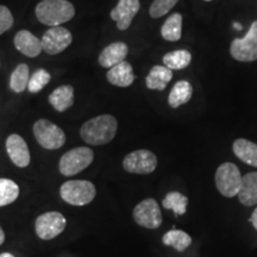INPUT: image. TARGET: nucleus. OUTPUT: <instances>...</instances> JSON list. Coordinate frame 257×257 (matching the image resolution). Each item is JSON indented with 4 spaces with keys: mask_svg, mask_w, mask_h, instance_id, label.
Listing matches in <instances>:
<instances>
[{
    "mask_svg": "<svg viewBox=\"0 0 257 257\" xmlns=\"http://www.w3.org/2000/svg\"><path fill=\"white\" fill-rule=\"evenodd\" d=\"M66 225L67 220L62 213L51 211L37 217L36 223H35V230L41 239L49 240L62 233L63 230L66 229Z\"/></svg>",
    "mask_w": 257,
    "mask_h": 257,
    "instance_id": "1a4fd4ad",
    "label": "nucleus"
},
{
    "mask_svg": "<svg viewBox=\"0 0 257 257\" xmlns=\"http://www.w3.org/2000/svg\"><path fill=\"white\" fill-rule=\"evenodd\" d=\"M250 223L252 224V226L255 227V229L257 230V208L255 211L252 212V214H251V217H250Z\"/></svg>",
    "mask_w": 257,
    "mask_h": 257,
    "instance_id": "7c9ffc66",
    "label": "nucleus"
},
{
    "mask_svg": "<svg viewBox=\"0 0 257 257\" xmlns=\"http://www.w3.org/2000/svg\"><path fill=\"white\" fill-rule=\"evenodd\" d=\"M117 119L111 114H100L86 121L80 130V136L91 146H104L115 137Z\"/></svg>",
    "mask_w": 257,
    "mask_h": 257,
    "instance_id": "f257e3e1",
    "label": "nucleus"
},
{
    "mask_svg": "<svg viewBox=\"0 0 257 257\" xmlns=\"http://www.w3.org/2000/svg\"><path fill=\"white\" fill-rule=\"evenodd\" d=\"M204 2H212V0H204Z\"/></svg>",
    "mask_w": 257,
    "mask_h": 257,
    "instance_id": "f704fd0d",
    "label": "nucleus"
},
{
    "mask_svg": "<svg viewBox=\"0 0 257 257\" xmlns=\"http://www.w3.org/2000/svg\"><path fill=\"white\" fill-rule=\"evenodd\" d=\"M18 197V185L10 179H0V207L12 204Z\"/></svg>",
    "mask_w": 257,
    "mask_h": 257,
    "instance_id": "bb28decb",
    "label": "nucleus"
},
{
    "mask_svg": "<svg viewBox=\"0 0 257 257\" xmlns=\"http://www.w3.org/2000/svg\"><path fill=\"white\" fill-rule=\"evenodd\" d=\"M14 25V16L9 8L4 5H0V35H3Z\"/></svg>",
    "mask_w": 257,
    "mask_h": 257,
    "instance_id": "c756f323",
    "label": "nucleus"
},
{
    "mask_svg": "<svg viewBox=\"0 0 257 257\" xmlns=\"http://www.w3.org/2000/svg\"><path fill=\"white\" fill-rule=\"evenodd\" d=\"M128 48L124 42H114L101 51L99 55V63L104 68H112L115 64L125 61Z\"/></svg>",
    "mask_w": 257,
    "mask_h": 257,
    "instance_id": "dca6fc26",
    "label": "nucleus"
},
{
    "mask_svg": "<svg viewBox=\"0 0 257 257\" xmlns=\"http://www.w3.org/2000/svg\"><path fill=\"white\" fill-rule=\"evenodd\" d=\"M95 186L87 180H70L61 186L60 195L73 206H85L94 200Z\"/></svg>",
    "mask_w": 257,
    "mask_h": 257,
    "instance_id": "7ed1b4c3",
    "label": "nucleus"
},
{
    "mask_svg": "<svg viewBox=\"0 0 257 257\" xmlns=\"http://www.w3.org/2000/svg\"><path fill=\"white\" fill-rule=\"evenodd\" d=\"M15 47L28 57H36L41 54L42 42L28 30H21L15 37Z\"/></svg>",
    "mask_w": 257,
    "mask_h": 257,
    "instance_id": "4468645a",
    "label": "nucleus"
},
{
    "mask_svg": "<svg viewBox=\"0 0 257 257\" xmlns=\"http://www.w3.org/2000/svg\"><path fill=\"white\" fill-rule=\"evenodd\" d=\"M192 61V55L188 50L180 49L170 51L163 56V64L167 68L172 70H180L185 69L186 67L189 66Z\"/></svg>",
    "mask_w": 257,
    "mask_h": 257,
    "instance_id": "b1692460",
    "label": "nucleus"
},
{
    "mask_svg": "<svg viewBox=\"0 0 257 257\" xmlns=\"http://www.w3.org/2000/svg\"><path fill=\"white\" fill-rule=\"evenodd\" d=\"M182 34V16L175 12L167 18L161 28V35L166 41L176 42L181 38Z\"/></svg>",
    "mask_w": 257,
    "mask_h": 257,
    "instance_id": "4be33fe9",
    "label": "nucleus"
},
{
    "mask_svg": "<svg viewBox=\"0 0 257 257\" xmlns=\"http://www.w3.org/2000/svg\"><path fill=\"white\" fill-rule=\"evenodd\" d=\"M6 152L10 159L19 168H25L30 163V152L24 138L17 134L10 135L6 140Z\"/></svg>",
    "mask_w": 257,
    "mask_h": 257,
    "instance_id": "ddd939ff",
    "label": "nucleus"
},
{
    "mask_svg": "<svg viewBox=\"0 0 257 257\" xmlns=\"http://www.w3.org/2000/svg\"><path fill=\"white\" fill-rule=\"evenodd\" d=\"M50 81V74L46 69H37L29 79L28 89L30 93H37L43 89Z\"/></svg>",
    "mask_w": 257,
    "mask_h": 257,
    "instance_id": "cd10ccee",
    "label": "nucleus"
},
{
    "mask_svg": "<svg viewBox=\"0 0 257 257\" xmlns=\"http://www.w3.org/2000/svg\"><path fill=\"white\" fill-rule=\"evenodd\" d=\"M234 155L246 165L257 168V144L245 138H238L232 144Z\"/></svg>",
    "mask_w": 257,
    "mask_h": 257,
    "instance_id": "6ab92c4d",
    "label": "nucleus"
},
{
    "mask_svg": "<svg viewBox=\"0 0 257 257\" xmlns=\"http://www.w3.org/2000/svg\"><path fill=\"white\" fill-rule=\"evenodd\" d=\"M73 41L72 32L63 27H53L42 37V49L48 55H57L70 46Z\"/></svg>",
    "mask_w": 257,
    "mask_h": 257,
    "instance_id": "9b49d317",
    "label": "nucleus"
},
{
    "mask_svg": "<svg viewBox=\"0 0 257 257\" xmlns=\"http://www.w3.org/2000/svg\"><path fill=\"white\" fill-rule=\"evenodd\" d=\"M173 72L166 66H154L146 78V85L154 91H165L167 85L172 81Z\"/></svg>",
    "mask_w": 257,
    "mask_h": 257,
    "instance_id": "a211bd4d",
    "label": "nucleus"
},
{
    "mask_svg": "<svg viewBox=\"0 0 257 257\" xmlns=\"http://www.w3.org/2000/svg\"><path fill=\"white\" fill-rule=\"evenodd\" d=\"M238 200L246 207L257 205V172H251L242 178Z\"/></svg>",
    "mask_w": 257,
    "mask_h": 257,
    "instance_id": "f3484780",
    "label": "nucleus"
},
{
    "mask_svg": "<svg viewBox=\"0 0 257 257\" xmlns=\"http://www.w3.org/2000/svg\"><path fill=\"white\" fill-rule=\"evenodd\" d=\"M94 160V153L87 147H78L61 157L59 169L64 176H73L85 170Z\"/></svg>",
    "mask_w": 257,
    "mask_h": 257,
    "instance_id": "20e7f679",
    "label": "nucleus"
},
{
    "mask_svg": "<svg viewBox=\"0 0 257 257\" xmlns=\"http://www.w3.org/2000/svg\"><path fill=\"white\" fill-rule=\"evenodd\" d=\"M134 219L140 226L147 227V229H159L162 225L163 218L161 213L160 205L153 198L144 199L134 208L133 212Z\"/></svg>",
    "mask_w": 257,
    "mask_h": 257,
    "instance_id": "6e6552de",
    "label": "nucleus"
},
{
    "mask_svg": "<svg viewBox=\"0 0 257 257\" xmlns=\"http://www.w3.org/2000/svg\"><path fill=\"white\" fill-rule=\"evenodd\" d=\"M34 135L38 144L48 150H56L66 143V134L50 120L40 119L34 125Z\"/></svg>",
    "mask_w": 257,
    "mask_h": 257,
    "instance_id": "423d86ee",
    "label": "nucleus"
},
{
    "mask_svg": "<svg viewBox=\"0 0 257 257\" xmlns=\"http://www.w3.org/2000/svg\"><path fill=\"white\" fill-rule=\"evenodd\" d=\"M188 198L180 192H169L162 201L166 210H173L175 216H182L187 211Z\"/></svg>",
    "mask_w": 257,
    "mask_h": 257,
    "instance_id": "a878e982",
    "label": "nucleus"
},
{
    "mask_svg": "<svg viewBox=\"0 0 257 257\" xmlns=\"http://www.w3.org/2000/svg\"><path fill=\"white\" fill-rule=\"evenodd\" d=\"M140 8V0H119L117 6L111 11V18L117 23V28L124 31L130 28Z\"/></svg>",
    "mask_w": 257,
    "mask_h": 257,
    "instance_id": "f8f14e48",
    "label": "nucleus"
},
{
    "mask_svg": "<svg viewBox=\"0 0 257 257\" xmlns=\"http://www.w3.org/2000/svg\"><path fill=\"white\" fill-rule=\"evenodd\" d=\"M179 0H154L149 9V15L152 18H161L168 14Z\"/></svg>",
    "mask_w": 257,
    "mask_h": 257,
    "instance_id": "c85d7f7f",
    "label": "nucleus"
},
{
    "mask_svg": "<svg viewBox=\"0 0 257 257\" xmlns=\"http://www.w3.org/2000/svg\"><path fill=\"white\" fill-rule=\"evenodd\" d=\"M162 242L167 246H172L178 251L182 252L192 244V237L185 231L170 230L162 237Z\"/></svg>",
    "mask_w": 257,
    "mask_h": 257,
    "instance_id": "5701e85b",
    "label": "nucleus"
},
{
    "mask_svg": "<svg viewBox=\"0 0 257 257\" xmlns=\"http://www.w3.org/2000/svg\"><path fill=\"white\" fill-rule=\"evenodd\" d=\"M49 102L57 112H64L74 104V88L70 85L57 87L49 95Z\"/></svg>",
    "mask_w": 257,
    "mask_h": 257,
    "instance_id": "aec40b11",
    "label": "nucleus"
},
{
    "mask_svg": "<svg viewBox=\"0 0 257 257\" xmlns=\"http://www.w3.org/2000/svg\"><path fill=\"white\" fill-rule=\"evenodd\" d=\"M230 53L239 62H252L257 60V21L251 24L245 36L232 41Z\"/></svg>",
    "mask_w": 257,
    "mask_h": 257,
    "instance_id": "0eeeda50",
    "label": "nucleus"
},
{
    "mask_svg": "<svg viewBox=\"0 0 257 257\" xmlns=\"http://www.w3.org/2000/svg\"><path fill=\"white\" fill-rule=\"evenodd\" d=\"M242 178L238 167L234 163L225 162L217 168L214 176L216 187L225 198H233L238 194Z\"/></svg>",
    "mask_w": 257,
    "mask_h": 257,
    "instance_id": "39448f33",
    "label": "nucleus"
},
{
    "mask_svg": "<svg viewBox=\"0 0 257 257\" xmlns=\"http://www.w3.org/2000/svg\"><path fill=\"white\" fill-rule=\"evenodd\" d=\"M4 240H5V233H4V231H3L2 227H0V245L4 243Z\"/></svg>",
    "mask_w": 257,
    "mask_h": 257,
    "instance_id": "2f4dec72",
    "label": "nucleus"
},
{
    "mask_svg": "<svg viewBox=\"0 0 257 257\" xmlns=\"http://www.w3.org/2000/svg\"><path fill=\"white\" fill-rule=\"evenodd\" d=\"M37 19L48 27H61L75 16V9L68 0H42L36 6Z\"/></svg>",
    "mask_w": 257,
    "mask_h": 257,
    "instance_id": "f03ea898",
    "label": "nucleus"
},
{
    "mask_svg": "<svg viewBox=\"0 0 257 257\" xmlns=\"http://www.w3.org/2000/svg\"><path fill=\"white\" fill-rule=\"evenodd\" d=\"M233 25H234V28H236V29H238V30H242V25H240V24H237V23H234Z\"/></svg>",
    "mask_w": 257,
    "mask_h": 257,
    "instance_id": "72a5a7b5",
    "label": "nucleus"
},
{
    "mask_svg": "<svg viewBox=\"0 0 257 257\" xmlns=\"http://www.w3.org/2000/svg\"><path fill=\"white\" fill-rule=\"evenodd\" d=\"M193 94L192 85L186 80L178 81L172 88L168 96V104L172 108H178L191 100Z\"/></svg>",
    "mask_w": 257,
    "mask_h": 257,
    "instance_id": "412c9836",
    "label": "nucleus"
},
{
    "mask_svg": "<svg viewBox=\"0 0 257 257\" xmlns=\"http://www.w3.org/2000/svg\"><path fill=\"white\" fill-rule=\"evenodd\" d=\"M0 257H15L12 253H9V252H4V253H0Z\"/></svg>",
    "mask_w": 257,
    "mask_h": 257,
    "instance_id": "473e14b6",
    "label": "nucleus"
},
{
    "mask_svg": "<svg viewBox=\"0 0 257 257\" xmlns=\"http://www.w3.org/2000/svg\"><path fill=\"white\" fill-rule=\"evenodd\" d=\"M157 167V157L150 150L141 149L127 154L123 160V168L131 174H150Z\"/></svg>",
    "mask_w": 257,
    "mask_h": 257,
    "instance_id": "9d476101",
    "label": "nucleus"
},
{
    "mask_svg": "<svg viewBox=\"0 0 257 257\" xmlns=\"http://www.w3.org/2000/svg\"><path fill=\"white\" fill-rule=\"evenodd\" d=\"M106 78L111 85L118 86V87H128L133 85L136 76L134 74L133 66L126 61H123L110 68L106 74Z\"/></svg>",
    "mask_w": 257,
    "mask_h": 257,
    "instance_id": "2eb2a0df",
    "label": "nucleus"
},
{
    "mask_svg": "<svg viewBox=\"0 0 257 257\" xmlns=\"http://www.w3.org/2000/svg\"><path fill=\"white\" fill-rule=\"evenodd\" d=\"M30 79V70L25 63H21L16 67L10 78V88L15 93H22L28 87Z\"/></svg>",
    "mask_w": 257,
    "mask_h": 257,
    "instance_id": "393cba45",
    "label": "nucleus"
}]
</instances>
